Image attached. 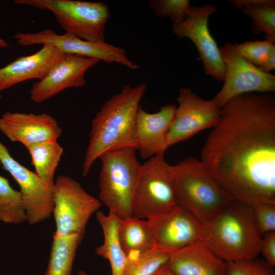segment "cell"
Masks as SVG:
<instances>
[{"label":"cell","instance_id":"obj_1","mask_svg":"<svg viewBox=\"0 0 275 275\" xmlns=\"http://www.w3.org/2000/svg\"><path fill=\"white\" fill-rule=\"evenodd\" d=\"M201 160L235 199L275 203V98L272 93L236 96L220 108Z\"/></svg>","mask_w":275,"mask_h":275},{"label":"cell","instance_id":"obj_2","mask_svg":"<svg viewBox=\"0 0 275 275\" xmlns=\"http://www.w3.org/2000/svg\"><path fill=\"white\" fill-rule=\"evenodd\" d=\"M145 83L125 85L101 107L93 119L82 167L86 177L95 161L104 153L127 148L136 149L135 122Z\"/></svg>","mask_w":275,"mask_h":275},{"label":"cell","instance_id":"obj_3","mask_svg":"<svg viewBox=\"0 0 275 275\" xmlns=\"http://www.w3.org/2000/svg\"><path fill=\"white\" fill-rule=\"evenodd\" d=\"M203 225V241L226 262L250 260L260 254L262 236L252 205L234 199Z\"/></svg>","mask_w":275,"mask_h":275},{"label":"cell","instance_id":"obj_4","mask_svg":"<svg viewBox=\"0 0 275 275\" xmlns=\"http://www.w3.org/2000/svg\"><path fill=\"white\" fill-rule=\"evenodd\" d=\"M177 204L204 225L235 199L217 182L201 160L188 157L171 165Z\"/></svg>","mask_w":275,"mask_h":275},{"label":"cell","instance_id":"obj_5","mask_svg":"<svg viewBox=\"0 0 275 275\" xmlns=\"http://www.w3.org/2000/svg\"><path fill=\"white\" fill-rule=\"evenodd\" d=\"M136 149L127 148L103 153L99 159V200L120 219L132 216V201L141 164Z\"/></svg>","mask_w":275,"mask_h":275},{"label":"cell","instance_id":"obj_6","mask_svg":"<svg viewBox=\"0 0 275 275\" xmlns=\"http://www.w3.org/2000/svg\"><path fill=\"white\" fill-rule=\"evenodd\" d=\"M15 3L50 11L66 33L82 39L105 41V28L110 17L101 2L74 0H15Z\"/></svg>","mask_w":275,"mask_h":275},{"label":"cell","instance_id":"obj_7","mask_svg":"<svg viewBox=\"0 0 275 275\" xmlns=\"http://www.w3.org/2000/svg\"><path fill=\"white\" fill-rule=\"evenodd\" d=\"M164 155L153 156L141 164L132 201V215L135 217L147 219L178 205L171 165Z\"/></svg>","mask_w":275,"mask_h":275},{"label":"cell","instance_id":"obj_8","mask_svg":"<svg viewBox=\"0 0 275 275\" xmlns=\"http://www.w3.org/2000/svg\"><path fill=\"white\" fill-rule=\"evenodd\" d=\"M52 213L56 224L53 234L84 236L87 223L102 206L100 200L87 193L80 184L65 175L58 176L53 191Z\"/></svg>","mask_w":275,"mask_h":275},{"label":"cell","instance_id":"obj_9","mask_svg":"<svg viewBox=\"0 0 275 275\" xmlns=\"http://www.w3.org/2000/svg\"><path fill=\"white\" fill-rule=\"evenodd\" d=\"M220 51L225 66L224 85L212 99L219 107L241 95L274 92L275 76L246 61L234 44L227 42Z\"/></svg>","mask_w":275,"mask_h":275},{"label":"cell","instance_id":"obj_10","mask_svg":"<svg viewBox=\"0 0 275 275\" xmlns=\"http://www.w3.org/2000/svg\"><path fill=\"white\" fill-rule=\"evenodd\" d=\"M14 37L18 43L23 46L50 44L64 53L118 63L132 70L139 68L138 65L128 58L125 50L105 42L85 40L66 33L60 35L51 29L34 33H18Z\"/></svg>","mask_w":275,"mask_h":275},{"label":"cell","instance_id":"obj_11","mask_svg":"<svg viewBox=\"0 0 275 275\" xmlns=\"http://www.w3.org/2000/svg\"><path fill=\"white\" fill-rule=\"evenodd\" d=\"M213 5L190 6L188 16L183 21L172 24L174 34L179 39L187 38L195 45L202 62L205 73L223 81L225 66L220 48L211 34L208 20L217 11Z\"/></svg>","mask_w":275,"mask_h":275},{"label":"cell","instance_id":"obj_12","mask_svg":"<svg viewBox=\"0 0 275 275\" xmlns=\"http://www.w3.org/2000/svg\"><path fill=\"white\" fill-rule=\"evenodd\" d=\"M174 117L167 135L168 148L185 141L217 123L220 107L212 99L202 98L189 88L180 89Z\"/></svg>","mask_w":275,"mask_h":275},{"label":"cell","instance_id":"obj_13","mask_svg":"<svg viewBox=\"0 0 275 275\" xmlns=\"http://www.w3.org/2000/svg\"><path fill=\"white\" fill-rule=\"evenodd\" d=\"M0 162L20 188L26 222L33 225L49 218L53 206V185L47 184L35 172L14 159L1 142Z\"/></svg>","mask_w":275,"mask_h":275},{"label":"cell","instance_id":"obj_14","mask_svg":"<svg viewBox=\"0 0 275 275\" xmlns=\"http://www.w3.org/2000/svg\"><path fill=\"white\" fill-rule=\"evenodd\" d=\"M147 220L155 245L171 252L202 240V224L179 205Z\"/></svg>","mask_w":275,"mask_h":275},{"label":"cell","instance_id":"obj_15","mask_svg":"<svg viewBox=\"0 0 275 275\" xmlns=\"http://www.w3.org/2000/svg\"><path fill=\"white\" fill-rule=\"evenodd\" d=\"M99 60L65 53L46 75L36 82L30 91L32 101L39 103L72 87L86 84L85 74Z\"/></svg>","mask_w":275,"mask_h":275},{"label":"cell","instance_id":"obj_16","mask_svg":"<svg viewBox=\"0 0 275 275\" xmlns=\"http://www.w3.org/2000/svg\"><path fill=\"white\" fill-rule=\"evenodd\" d=\"M0 131L12 142L21 143L26 148L57 141L62 133L57 121L48 114L10 112L0 117Z\"/></svg>","mask_w":275,"mask_h":275},{"label":"cell","instance_id":"obj_17","mask_svg":"<svg viewBox=\"0 0 275 275\" xmlns=\"http://www.w3.org/2000/svg\"><path fill=\"white\" fill-rule=\"evenodd\" d=\"M177 105L168 104L159 111L149 113L140 107L136 119V150L143 159L164 154L168 149L167 135Z\"/></svg>","mask_w":275,"mask_h":275},{"label":"cell","instance_id":"obj_18","mask_svg":"<svg viewBox=\"0 0 275 275\" xmlns=\"http://www.w3.org/2000/svg\"><path fill=\"white\" fill-rule=\"evenodd\" d=\"M65 53L50 44L37 52L20 57L0 68V91L27 80L43 78Z\"/></svg>","mask_w":275,"mask_h":275},{"label":"cell","instance_id":"obj_19","mask_svg":"<svg viewBox=\"0 0 275 275\" xmlns=\"http://www.w3.org/2000/svg\"><path fill=\"white\" fill-rule=\"evenodd\" d=\"M167 265L175 275H225L227 262L199 240L171 252Z\"/></svg>","mask_w":275,"mask_h":275},{"label":"cell","instance_id":"obj_20","mask_svg":"<svg viewBox=\"0 0 275 275\" xmlns=\"http://www.w3.org/2000/svg\"><path fill=\"white\" fill-rule=\"evenodd\" d=\"M96 217L102 230L103 241L96 248L95 252L109 261L112 275H123L128 258L118 237L119 218L112 212L105 214L99 210L96 212Z\"/></svg>","mask_w":275,"mask_h":275},{"label":"cell","instance_id":"obj_21","mask_svg":"<svg viewBox=\"0 0 275 275\" xmlns=\"http://www.w3.org/2000/svg\"><path fill=\"white\" fill-rule=\"evenodd\" d=\"M118 235L128 260L136 258L155 245L147 219L134 216L123 219L119 218Z\"/></svg>","mask_w":275,"mask_h":275},{"label":"cell","instance_id":"obj_22","mask_svg":"<svg viewBox=\"0 0 275 275\" xmlns=\"http://www.w3.org/2000/svg\"><path fill=\"white\" fill-rule=\"evenodd\" d=\"M84 235L53 234L47 267L44 275H72L76 251Z\"/></svg>","mask_w":275,"mask_h":275},{"label":"cell","instance_id":"obj_23","mask_svg":"<svg viewBox=\"0 0 275 275\" xmlns=\"http://www.w3.org/2000/svg\"><path fill=\"white\" fill-rule=\"evenodd\" d=\"M31 157L35 173L45 183L53 185L54 176L63 153L57 141L33 145L26 148Z\"/></svg>","mask_w":275,"mask_h":275},{"label":"cell","instance_id":"obj_24","mask_svg":"<svg viewBox=\"0 0 275 275\" xmlns=\"http://www.w3.org/2000/svg\"><path fill=\"white\" fill-rule=\"evenodd\" d=\"M0 221L19 224L26 221L20 191L13 189L8 179L0 176Z\"/></svg>","mask_w":275,"mask_h":275},{"label":"cell","instance_id":"obj_25","mask_svg":"<svg viewBox=\"0 0 275 275\" xmlns=\"http://www.w3.org/2000/svg\"><path fill=\"white\" fill-rule=\"evenodd\" d=\"M170 253L155 245L136 258L128 260L123 275H152L167 264Z\"/></svg>","mask_w":275,"mask_h":275},{"label":"cell","instance_id":"obj_26","mask_svg":"<svg viewBox=\"0 0 275 275\" xmlns=\"http://www.w3.org/2000/svg\"><path fill=\"white\" fill-rule=\"evenodd\" d=\"M242 9L252 20V32L255 34H264L266 40L275 44V5L260 4Z\"/></svg>","mask_w":275,"mask_h":275},{"label":"cell","instance_id":"obj_27","mask_svg":"<svg viewBox=\"0 0 275 275\" xmlns=\"http://www.w3.org/2000/svg\"><path fill=\"white\" fill-rule=\"evenodd\" d=\"M189 0H151L150 8L161 17H168L175 24L184 20L190 12Z\"/></svg>","mask_w":275,"mask_h":275},{"label":"cell","instance_id":"obj_28","mask_svg":"<svg viewBox=\"0 0 275 275\" xmlns=\"http://www.w3.org/2000/svg\"><path fill=\"white\" fill-rule=\"evenodd\" d=\"M240 54L248 62L259 67L275 50V44L267 40L234 44Z\"/></svg>","mask_w":275,"mask_h":275},{"label":"cell","instance_id":"obj_29","mask_svg":"<svg viewBox=\"0 0 275 275\" xmlns=\"http://www.w3.org/2000/svg\"><path fill=\"white\" fill-rule=\"evenodd\" d=\"M225 275H275V272L264 260L256 258L227 262Z\"/></svg>","mask_w":275,"mask_h":275},{"label":"cell","instance_id":"obj_30","mask_svg":"<svg viewBox=\"0 0 275 275\" xmlns=\"http://www.w3.org/2000/svg\"><path fill=\"white\" fill-rule=\"evenodd\" d=\"M255 223L260 234L275 231V203H262L252 206Z\"/></svg>","mask_w":275,"mask_h":275},{"label":"cell","instance_id":"obj_31","mask_svg":"<svg viewBox=\"0 0 275 275\" xmlns=\"http://www.w3.org/2000/svg\"><path fill=\"white\" fill-rule=\"evenodd\" d=\"M260 253L268 265L275 266V231L266 232L262 236Z\"/></svg>","mask_w":275,"mask_h":275},{"label":"cell","instance_id":"obj_32","mask_svg":"<svg viewBox=\"0 0 275 275\" xmlns=\"http://www.w3.org/2000/svg\"><path fill=\"white\" fill-rule=\"evenodd\" d=\"M238 8H243L248 6H254L260 4H269L275 5L274 0H231L230 1Z\"/></svg>","mask_w":275,"mask_h":275},{"label":"cell","instance_id":"obj_33","mask_svg":"<svg viewBox=\"0 0 275 275\" xmlns=\"http://www.w3.org/2000/svg\"><path fill=\"white\" fill-rule=\"evenodd\" d=\"M262 71L270 73L275 68V50L272 51L268 58L263 63V64L258 67Z\"/></svg>","mask_w":275,"mask_h":275},{"label":"cell","instance_id":"obj_34","mask_svg":"<svg viewBox=\"0 0 275 275\" xmlns=\"http://www.w3.org/2000/svg\"><path fill=\"white\" fill-rule=\"evenodd\" d=\"M152 275H175L167 265L161 267Z\"/></svg>","mask_w":275,"mask_h":275},{"label":"cell","instance_id":"obj_35","mask_svg":"<svg viewBox=\"0 0 275 275\" xmlns=\"http://www.w3.org/2000/svg\"><path fill=\"white\" fill-rule=\"evenodd\" d=\"M9 45L8 43L3 40L2 38H0V47H7Z\"/></svg>","mask_w":275,"mask_h":275},{"label":"cell","instance_id":"obj_36","mask_svg":"<svg viewBox=\"0 0 275 275\" xmlns=\"http://www.w3.org/2000/svg\"><path fill=\"white\" fill-rule=\"evenodd\" d=\"M78 275H88L85 271L83 270H80L78 272Z\"/></svg>","mask_w":275,"mask_h":275}]
</instances>
